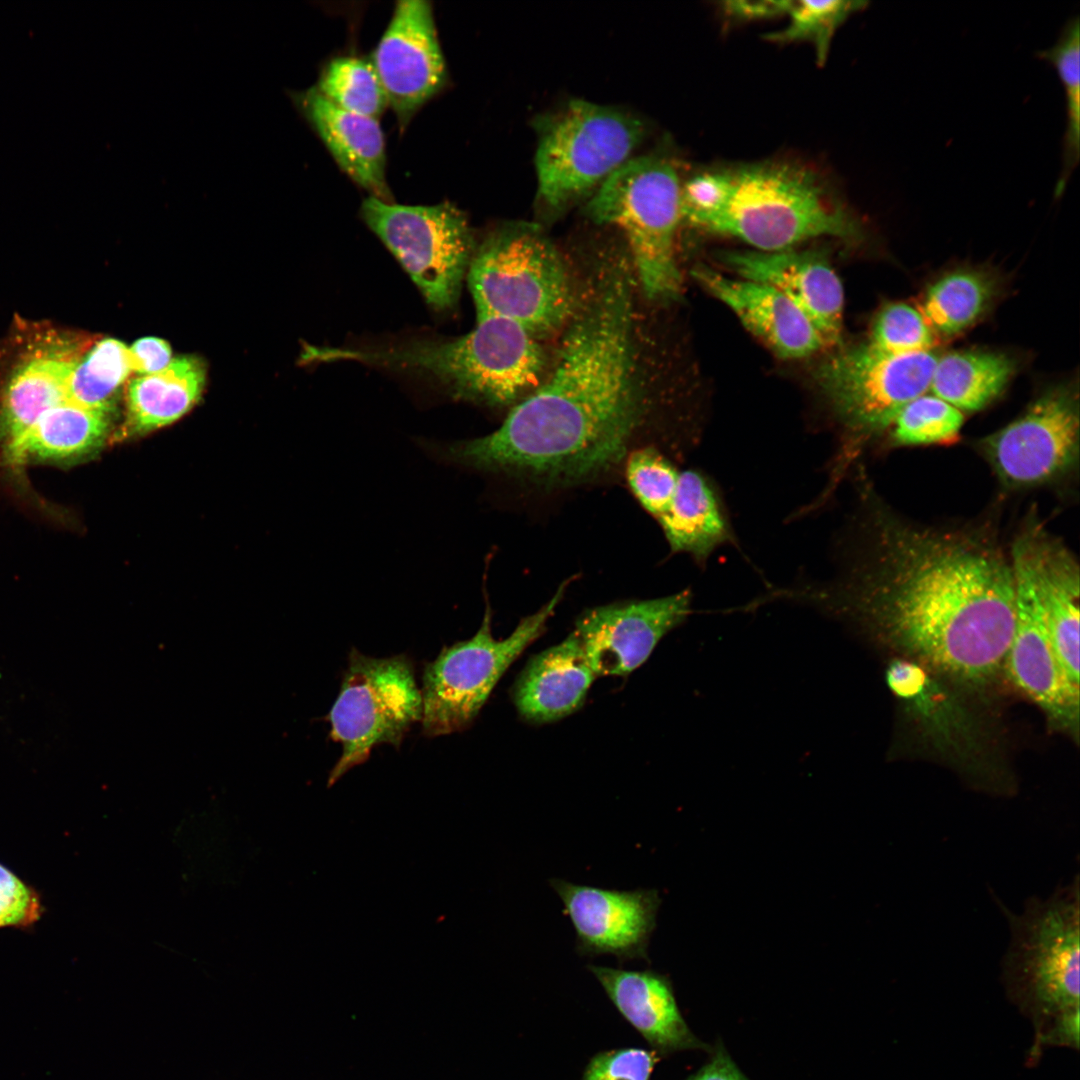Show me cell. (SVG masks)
Here are the masks:
<instances>
[{
	"label": "cell",
	"mask_w": 1080,
	"mask_h": 1080,
	"mask_svg": "<svg viewBox=\"0 0 1080 1080\" xmlns=\"http://www.w3.org/2000/svg\"><path fill=\"white\" fill-rule=\"evenodd\" d=\"M869 520V545L842 577L780 588L779 599L844 620L952 685L991 683L1014 628L1010 556L973 533Z\"/></svg>",
	"instance_id": "1"
},
{
	"label": "cell",
	"mask_w": 1080,
	"mask_h": 1080,
	"mask_svg": "<svg viewBox=\"0 0 1080 1080\" xmlns=\"http://www.w3.org/2000/svg\"><path fill=\"white\" fill-rule=\"evenodd\" d=\"M632 325L630 273L616 263L577 307L550 374L495 431L423 447L449 464L544 482L606 471L625 455L644 411Z\"/></svg>",
	"instance_id": "2"
},
{
	"label": "cell",
	"mask_w": 1080,
	"mask_h": 1080,
	"mask_svg": "<svg viewBox=\"0 0 1080 1080\" xmlns=\"http://www.w3.org/2000/svg\"><path fill=\"white\" fill-rule=\"evenodd\" d=\"M681 214L696 228L762 252L822 236L854 241L862 234L857 219L814 170L784 161L695 174L681 187Z\"/></svg>",
	"instance_id": "3"
},
{
	"label": "cell",
	"mask_w": 1080,
	"mask_h": 1080,
	"mask_svg": "<svg viewBox=\"0 0 1080 1080\" xmlns=\"http://www.w3.org/2000/svg\"><path fill=\"white\" fill-rule=\"evenodd\" d=\"M312 361H355L421 376L456 399L489 406L518 402L543 381L538 337L502 317L477 318L456 338H418L360 346H314Z\"/></svg>",
	"instance_id": "4"
},
{
	"label": "cell",
	"mask_w": 1080,
	"mask_h": 1080,
	"mask_svg": "<svg viewBox=\"0 0 1080 1080\" xmlns=\"http://www.w3.org/2000/svg\"><path fill=\"white\" fill-rule=\"evenodd\" d=\"M1007 921L1002 979L1009 997L1032 1016L1040 1040L1078 1045L1079 877L1015 913L994 895Z\"/></svg>",
	"instance_id": "5"
},
{
	"label": "cell",
	"mask_w": 1080,
	"mask_h": 1080,
	"mask_svg": "<svg viewBox=\"0 0 1080 1080\" xmlns=\"http://www.w3.org/2000/svg\"><path fill=\"white\" fill-rule=\"evenodd\" d=\"M467 280L477 318H506L538 338L569 323L577 309L562 257L530 224L491 233L473 252Z\"/></svg>",
	"instance_id": "6"
},
{
	"label": "cell",
	"mask_w": 1080,
	"mask_h": 1080,
	"mask_svg": "<svg viewBox=\"0 0 1080 1080\" xmlns=\"http://www.w3.org/2000/svg\"><path fill=\"white\" fill-rule=\"evenodd\" d=\"M681 187L670 161L638 156L607 177L586 206L592 220L624 233L635 274L652 300H672L680 294L675 238L682 220Z\"/></svg>",
	"instance_id": "7"
},
{
	"label": "cell",
	"mask_w": 1080,
	"mask_h": 1080,
	"mask_svg": "<svg viewBox=\"0 0 1080 1080\" xmlns=\"http://www.w3.org/2000/svg\"><path fill=\"white\" fill-rule=\"evenodd\" d=\"M643 123L614 107L571 101L540 128L535 151L537 192L551 209L588 194L630 159Z\"/></svg>",
	"instance_id": "8"
},
{
	"label": "cell",
	"mask_w": 1080,
	"mask_h": 1080,
	"mask_svg": "<svg viewBox=\"0 0 1080 1080\" xmlns=\"http://www.w3.org/2000/svg\"><path fill=\"white\" fill-rule=\"evenodd\" d=\"M570 580L537 612L523 618L504 639L491 631L490 607L470 639L444 647L423 671L422 728L428 737L469 727L509 666L544 632Z\"/></svg>",
	"instance_id": "9"
},
{
	"label": "cell",
	"mask_w": 1080,
	"mask_h": 1080,
	"mask_svg": "<svg viewBox=\"0 0 1080 1080\" xmlns=\"http://www.w3.org/2000/svg\"><path fill=\"white\" fill-rule=\"evenodd\" d=\"M421 717L422 695L411 660L405 655L367 656L352 648L328 715L329 736L342 747L328 786L367 761L375 746L389 744L398 749Z\"/></svg>",
	"instance_id": "10"
},
{
	"label": "cell",
	"mask_w": 1080,
	"mask_h": 1080,
	"mask_svg": "<svg viewBox=\"0 0 1080 1080\" xmlns=\"http://www.w3.org/2000/svg\"><path fill=\"white\" fill-rule=\"evenodd\" d=\"M360 213L432 308L456 304L474 252L463 211L448 201L402 205L369 196Z\"/></svg>",
	"instance_id": "11"
},
{
	"label": "cell",
	"mask_w": 1080,
	"mask_h": 1080,
	"mask_svg": "<svg viewBox=\"0 0 1080 1080\" xmlns=\"http://www.w3.org/2000/svg\"><path fill=\"white\" fill-rule=\"evenodd\" d=\"M937 359L933 351L892 355L864 343L826 360L817 381L856 443L892 426L910 401L929 390Z\"/></svg>",
	"instance_id": "12"
},
{
	"label": "cell",
	"mask_w": 1080,
	"mask_h": 1080,
	"mask_svg": "<svg viewBox=\"0 0 1080 1080\" xmlns=\"http://www.w3.org/2000/svg\"><path fill=\"white\" fill-rule=\"evenodd\" d=\"M1009 556L1015 618L1004 670L1050 720L1077 732L1079 688L1067 680L1053 649L1038 593L1029 529L1016 538Z\"/></svg>",
	"instance_id": "13"
},
{
	"label": "cell",
	"mask_w": 1080,
	"mask_h": 1080,
	"mask_svg": "<svg viewBox=\"0 0 1080 1080\" xmlns=\"http://www.w3.org/2000/svg\"><path fill=\"white\" fill-rule=\"evenodd\" d=\"M982 448L1006 485L1031 486L1055 479L1078 459L1076 396L1066 388L1045 393L1023 415L985 438Z\"/></svg>",
	"instance_id": "14"
},
{
	"label": "cell",
	"mask_w": 1080,
	"mask_h": 1080,
	"mask_svg": "<svg viewBox=\"0 0 1080 1080\" xmlns=\"http://www.w3.org/2000/svg\"><path fill=\"white\" fill-rule=\"evenodd\" d=\"M372 64L388 106L403 130L416 112L447 84L448 71L438 40L433 8L426 0L396 3L373 53Z\"/></svg>",
	"instance_id": "15"
},
{
	"label": "cell",
	"mask_w": 1080,
	"mask_h": 1080,
	"mask_svg": "<svg viewBox=\"0 0 1080 1080\" xmlns=\"http://www.w3.org/2000/svg\"><path fill=\"white\" fill-rule=\"evenodd\" d=\"M692 593L609 604L587 610L575 624L595 675L623 676L641 666L659 641L691 613Z\"/></svg>",
	"instance_id": "16"
},
{
	"label": "cell",
	"mask_w": 1080,
	"mask_h": 1080,
	"mask_svg": "<svg viewBox=\"0 0 1080 1080\" xmlns=\"http://www.w3.org/2000/svg\"><path fill=\"white\" fill-rule=\"evenodd\" d=\"M584 956L647 959L660 897L654 889L617 890L551 879Z\"/></svg>",
	"instance_id": "17"
},
{
	"label": "cell",
	"mask_w": 1080,
	"mask_h": 1080,
	"mask_svg": "<svg viewBox=\"0 0 1080 1080\" xmlns=\"http://www.w3.org/2000/svg\"><path fill=\"white\" fill-rule=\"evenodd\" d=\"M723 258L740 278L770 285L790 299L815 326L826 346L840 342L844 290L823 254L790 248L728 252Z\"/></svg>",
	"instance_id": "18"
},
{
	"label": "cell",
	"mask_w": 1080,
	"mask_h": 1080,
	"mask_svg": "<svg viewBox=\"0 0 1080 1080\" xmlns=\"http://www.w3.org/2000/svg\"><path fill=\"white\" fill-rule=\"evenodd\" d=\"M693 275L777 356L801 359L826 346L807 316L774 287L727 277L705 266L696 267Z\"/></svg>",
	"instance_id": "19"
},
{
	"label": "cell",
	"mask_w": 1080,
	"mask_h": 1080,
	"mask_svg": "<svg viewBox=\"0 0 1080 1080\" xmlns=\"http://www.w3.org/2000/svg\"><path fill=\"white\" fill-rule=\"evenodd\" d=\"M290 98L339 168L370 196L392 202L386 179L385 139L378 119L339 108L315 86L291 91Z\"/></svg>",
	"instance_id": "20"
},
{
	"label": "cell",
	"mask_w": 1080,
	"mask_h": 1080,
	"mask_svg": "<svg viewBox=\"0 0 1080 1080\" xmlns=\"http://www.w3.org/2000/svg\"><path fill=\"white\" fill-rule=\"evenodd\" d=\"M885 680L904 712L943 753L969 757L976 752L979 728L952 684L899 657L889 662Z\"/></svg>",
	"instance_id": "21"
},
{
	"label": "cell",
	"mask_w": 1080,
	"mask_h": 1080,
	"mask_svg": "<svg viewBox=\"0 0 1080 1080\" xmlns=\"http://www.w3.org/2000/svg\"><path fill=\"white\" fill-rule=\"evenodd\" d=\"M596 677L572 631L562 642L528 661L515 683L513 700L526 720L552 722L583 704Z\"/></svg>",
	"instance_id": "22"
},
{
	"label": "cell",
	"mask_w": 1080,
	"mask_h": 1080,
	"mask_svg": "<svg viewBox=\"0 0 1080 1080\" xmlns=\"http://www.w3.org/2000/svg\"><path fill=\"white\" fill-rule=\"evenodd\" d=\"M91 341L38 347L18 366L3 393L0 437L12 448L43 413L68 399V377Z\"/></svg>",
	"instance_id": "23"
},
{
	"label": "cell",
	"mask_w": 1080,
	"mask_h": 1080,
	"mask_svg": "<svg viewBox=\"0 0 1080 1080\" xmlns=\"http://www.w3.org/2000/svg\"><path fill=\"white\" fill-rule=\"evenodd\" d=\"M1038 593L1056 658L1079 688V567L1040 526L1029 528Z\"/></svg>",
	"instance_id": "24"
},
{
	"label": "cell",
	"mask_w": 1080,
	"mask_h": 1080,
	"mask_svg": "<svg viewBox=\"0 0 1080 1080\" xmlns=\"http://www.w3.org/2000/svg\"><path fill=\"white\" fill-rule=\"evenodd\" d=\"M622 1015L650 1042L661 1049L696 1045L683 1020L670 984L652 971H629L589 966Z\"/></svg>",
	"instance_id": "25"
},
{
	"label": "cell",
	"mask_w": 1080,
	"mask_h": 1080,
	"mask_svg": "<svg viewBox=\"0 0 1080 1080\" xmlns=\"http://www.w3.org/2000/svg\"><path fill=\"white\" fill-rule=\"evenodd\" d=\"M673 552L705 561L732 539L731 528L712 482L696 469L680 470L675 492L656 519Z\"/></svg>",
	"instance_id": "26"
},
{
	"label": "cell",
	"mask_w": 1080,
	"mask_h": 1080,
	"mask_svg": "<svg viewBox=\"0 0 1080 1080\" xmlns=\"http://www.w3.org/2000/svg\"><path fill=\"white\" fill-rule=\"evenodd\" d=\"M205 376L200 360L183 356L157 373L129 380L123 434L147 433L178 420L198 401Z\"/></svg>",
	"instance_id": "27"
},
{
	"label": "cell",
	"mask_w": 1080,
	"mask_h": 1080,
	"mask_svg": "<svg viewBox=\"0 0 1080 1080\" xmlns=\"http://www.w3.org/2000/svg\"><path fill=\"white\" fill-rule=\"evenodd\" d=\"M111 412L82 407L69 399L47 410L8 451L11 462L28 458L68 459L99 448L110 430Z\"/></svg>",
	"instance_id": "28"
},
{
	"label": "cell",
	"mask_w": 1080,
	"mask_h": 1080,
	"mask_svg": "<svg viewBox=\"0 0 1080 1080\" xmlns=\"http://www.w3.org/2000/svg\"><path fill=\"white\" fill-rule=\"evenodd\" d=\"M1015 371L1005 353L955 351L938 357L929 391L961 412L978 411L995 400Z\"/></svg>",
	"instance_id": "29"
},
{
	"label": "cell",
	"mask_w": 1080,
	"mask_h": 1080,
	"mask_svg": "<svg viewBox=\"0 0 1080 1080\" xmlns=\"http://www.w3.org/2000/svg\"><path fill=\"white\" fill-rule=\"evenodd\" d=\"M995 294L996 284L988 274L957 270L931 284L917 307L937 336H952L976 323Z\"/></svg>",
	"instance_id": "30"
},
{
	"label": "cell",
	"mask_w": 1080,
	"mask_h": 1080,
	"mask_svg": "<svg viewBox=\"0 0 1080 1080\" xmlns=\"http://www.w3.org/2000/svg\"><path fill=\"white\" fill-rule=\"evenodd\" d=\"M129 348L113 338L91 342L67 381L70 401L89 409L112 412L122 385L132 373Z\"/></svg>",
	"instance_id": "31"
},
{
	"label": "cell",
	"mask_w": 1080,
	"mask_h": 1080,
	"mask_svg": "<svg viewBox=\"0 0 1080 1080\" xmlns=\"http://www.w3.org/2000/svg\"><path fill=\"white\" fill-rule=\"evenodd\" d=\"M315 87L339 108L365 117L378 119L388 106L372 61L363 58H333L322 69Z\"/></svg>",
	"instance_id": "32"
},
{
	"label": "cell",
	"mask_w": 1080,
	"mask_h": 1080,
	"mask_svg": "<svg viewBox=\"0 0 1080 1080\" xmlns=\"http://www.w3.org/2000/svg\"><path fill=\"white\" fill-rule=\"evenodd\" d=\"M1080 24L1078 17L1069 20L1057 42L1039 52V57L1052 64L1063 83L1067 130L1064 138V167L1055 194L1065 189L1067 180L1080 157Z\"/></svg>",
	"instance_id": "33"
},
{
	"label": "cell",
	"mask_w": 1080,
	"mask_h": 1080,
	"mask_svg": "<svg viewBox=\"0 0 1080 1080\" xmlns=\"http://www.w3.org/2000/svg\"><path fill=\"white\" fill-rule=\"evenodd\" d=\"M863 1H791L787 26L766 38L778 43L810 42L818 64L826 61L838 27L853 13L863 9Z\"/></svg>",
	"instance_id": "34"
},
{
	"label": "cell",
	"mask_w": 1080,
	"mask_h": 1080,
	"mask_svg": "<svg viewBox=\"0 0 1080 1080\" xmlns=\"http://www.w3.org/2000/svg\"><path fill=\"white\" fill-rule=\"evenodd\" d=\"M964 422L963 412L933 394L910 401L896 416L893 440L900 445H923L954 439Z\"/></svg>",
	"instance_id": "35"
},
{
	"label": "cell",
	"mask_w": 1080,
	"mask_h": 1080,
	"mask_svg": "<svg viewBox=\"0 0 1080 1080\" xmlns=\"http://www.w3.org/2000/svg\"><path fill=\"white\" fill-rule=\"evenodd\" d=\"M937 337L917 306L892 302L877 314L866 343L883 353L906 355L932 351Z\"/></svg>",
	"instance_id": "36"
},
{
	"label": "cell",
	"mask_w": 1080,
	"mask_h": 1080,
	"mask_svg": "<svg viewBox=\"0 0 1080 1080\" xmlns=\"http://www.w3.org/2000/svg\"><path fill=\"white\" fill-rule=\"evenodd\" d=\"M680 470L654 448L634 451L627 460L626 478L642 507L655 519L666 510Z\"/></svg>",
	"instance_id": "37"
},
{
	"label": "cell",
	"mask_w": 1080,
	"mask_h": 1080,
	"mask_svg": "<svg viewBox=\"0 0 1080 1080\" xmlns=\"http://www.w3.org/2000/svg\"><path fill=\"white\" fill-rule=\"evenodd\" d=\"M44 911L40 893L0 862V929H30Z\"/></svg>",
	"instance_id": "38"
},
{
	"label": "cell",
	"mask_w": 1080,
	"mask_h": 1080,
	"mask_svg": "<svg viewBox=\"0 0 1080 1080\" xmlns=\"http://www.w3.org/2000/svg\"><path fill=\"white\" fill-rule=\"evenodd\" d=\"M655 1059L642 1049L602 1053L589 1064L584 1080H648Z\"/></svg>",
	"instance_id": "39"
},
{
	"label": "cell",
	"mask_w": 1080,
	"mask_h": 1080,
	"mask_svg": "<svg viewBox=\"0 0 1080 1080\" xmlns=\"http://www.w3.org/2000/svg\"><path fill=\"white\" fill-rule=\"evenodd\" d=\"M132 371L140 375L157 373L171 362V349L167 342L156 337L137 340L130 348Z\"/></svg>",
	"instance_id": "40"
},
{
	"label": "cell",
	"mask_w": 1080,
	"mask_h": 1080,
	"mask_svg": "<svg viewBox=\"0 0 1080 1080\" xmlns=\"http://www.w3.org/2000/svg\"><path fill=\"white\" fill-rule=\"evenodd\" d=\"M791 1H726L723 10L736 20L771 18L787 14Z\"/></svg>",
	"instance_id": "41"
},
{
	"label": "cell",
	"mask_w": 1080,
	"mask_h": 1080,
	"mask_svg": "<svg viewBox=\"0 0 1080 1080\" xmlns=\"http://www.w3.org/2000/svg\"><path fill=\"white\" fill-rule=\"evenodd\" d=\"M692 1080H747L732 1060L719 1051Z\"/></svg>",
	"instance_id": "42"
}]
</instances>
